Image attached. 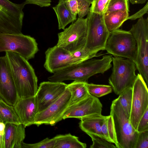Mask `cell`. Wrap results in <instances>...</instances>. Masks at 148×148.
I'll use <instances>...</instances> for the list:
<instances>
[{
	"label": "cell",
	"mask_w": 148,
	"mask_h": 148,
	"mask_svg": "<svg viewBox=\"0 0 148 148\" xmlns=\"http://www.w3.org/2000/svg\"><path fill=\"white\" fill-rule=\"evenodd\" d=\"M112 61L111 55H104L101 59H90L56 72L48 79L56 82L72 80L86 82L91 77L98 73L103 74L110 69Z\"/></svg>",
	"instance_id": "6da1fadb"
},
{
	"label": "cell",
	"mask_w": 148,
	"mask_h": 148,
	"mask_svg": "<svg viewBox=\"0 0 148 148\" xmlns=\"http://www.w3.org/2000/svg\"><path fill=\"white\" fill-rule=\"evenodd\" d=\"M18 98L35 96L38 90V79L28 60L19 54L6 52Z\"/></svg>",
	"instance_id": "7a4b0ae2"
},
{
	"label": "cell",
	"mask_w": 148,
	"mask_h": 148,
	"mask_svg": "<svg viewBox=\"0 0 148 148\" xmlns=\"http://www.w3.org/2000/svg\"><path fill=\"white\" fill-rule=\"evenodd\" d=\"M110 115L114 125L117 148H135L139 132L130 123V117L125 112L118 99L113 100Z\"/></svg>",
	"instance_id": "3957f363"
},
{
	"label": "cell",
	"mask_w": 148,
	"mask_h": 148,
	"mask_svg": "<svg viewBox=\"0 0 148 148\" xmlns=\"http://www.w3.org/2000/svg\"><path fill=\"white\" fill-rule=\"evenodd\" d=\"M87 15V35L83 49L89 54L97 56L98 52L105 50L110 32L105 24L103 14L89 11Z\"/></svg>",
	"instance_id": "277c9868"
},
{
	"label": "cell",
	"mask_w": 148,
	"mask_h": 148,
	"mask_svg": "<svg viewBox=\"0 0 148 148\" xmlns=\"http://www.w3.org/2000/svg\"><path fill=\"white\" fill-rule=\"evenodd\" d=\"M113 68L108 79L112 90L119 95L126 88H132L137 75L135 63L129 59L119 57H112Z\"/></svg>",
	"instance_id": "5b68a950"
},
{
	"label": "cell",
	"mask_w": 148,
	"mask_h": 148,
	"mask_svg": "<svg viewBox=\"0 0 148 148\" xmlns=\"http://www.w3.org/2000/svg\"><path fill=\"white\" fill-rule=\"evenodd\" d=\"M105 50L114 57L127 58L135 63L137 51L136 42L129 31L118 29L110 32Z\"/></svg>",
	"instance_id": "8992f818"
},
{
	"label": "cell",
	"mask_w": 148,
	"mask_h": 148,
	"mask_svg": "<svg viewBox=\"0 0 148 148\" xmlns=\"http://www.w3.org/2000/svg\"><path fill=\"white\" fill-rule=\"evenodd\" d=\"M136 42L137 55L135 62L136 69L148 82V19L142 17L132 25L129 31Z\"/></svg>",
	"instance_id": "52a82bcc"
},
{
	"label": "cell",
	"mask_w": 148,
	"mask_h": 148,
	"mask_svg": "<svg viewBox=\"0 0 148 148\" xmlns=\"http://www.w3.org/2000/svg\"><path fill=\"white\" fill-rule=\"evenodd\" d=\"M38 51L36 40L29 36L0 33V52H14L28 60L34 58Z\"/></svg>",
	"instance_id": "ba28073f"
},
{
	"label": "cell",
	"mask_w": 148,
	"mask_h": 148,
	"mask_svg": "<svg viewBox=\"0 0 148 148\" xmlns=\"http://www.w3.org/2000/svg\"><path fill=\"white\" fill-rule=\"evenodd\" d=\"M88 29L86 18H78L68 27L58 34L56 45L72 53L84 49Z\"/></svg>",
	"instance_id": "9c48e42d"
},
{
	"label": "cell",
	"mask_w": 148,
	"mask_h": 148,
	"mask_svg": "<svg viewBox=\"0 0 148 148\" xmlns=\"http://www.w3.org/2000/svg\"><path fill=\"white\" fill-rule=\"evenodd\" d=\"M147 86L143 76L138 73L132 87V102L130 116V123L136 131L140 119L148 108Z\"/></svg>",
	"instance_id": "30bf717a"
},
{
	"label": "cell",
	"mask_w": 148,
	"mask_h": 148,
	"mask_svg": "<svg viewBox=\"0 0 148 148\" xmlns=\"http://www.w3.org/2000/svg\"><path fill=\"white\" fill-rule=\"evenodd\" d=\"M71 93L67 88L62 95L47 108L37 114L34 124L55 125L63 119L62 116L69 106Z\"/></svg>",
	"instance_id": "8fae6325"
},
{
	"label": "cell",
	"mask_w": 148,
	"mask_h": 148,
	"mask_svg": "<svg viewBox=\"0 0 148 148\" xmlns=\"http://www.w3.org/2000/svg\"><path fill=\"white\" fill-rule=\"evenodd\" d=\"M45 55L44 67L52 73L84 61L75 58L71 53L57 45L48 48Z\"/></svg>",
	"instance_id": "7c38bea8"
},
{
	"label": "cell",
	"mask_w": 148,
	"mask_h": 148,
	"mask_svg": "<svg viewBox=\"0 0 148 148\" xmlns=\"http://www.w3.org/2000/svg\"><path fill=\"white\" fill-rule=\"evenodd\" d=\"M18 99L7 55L0 57V99L14 106Z\"/></svg>",
	"instance_id": "4fadbf2b"
},
{
	"label": "cell",
	"mask_w": 148,
	"mask_h": 148,
	"mask_svg": "<svg viewBox=\"0 0 148 148\" xmlns=\"http://www.w3.org/2000/svg\"><path fill=\"white\" fill-rule=\"evenodd\" d=\"M67 85L63 82L49 81L41 82L35 95L38 112L44 110L56 101L65 92Z\"/></svg>",
	"instance_id": "5bb4252c"
},
{
	"label": "cell",
	"mask_w": 148,
	"mask_h": 148,
	"mask_svg": "<svg viewBox=\"0 0 148 148\" xmlns=\"http://www.w3.org/2000/svg\"><path fill=\"white\" fill-rule=\"evenodd\" d=\"M102 105L97 97L90 95L74 104L69 106L64 113L63 119L82 118L95 114H101Z\"/></svg>",
	"instance_id": "9a60e30c"
},
{
	"label": "cell",
	"mask_w": 148,
	"mask_h": 148,
	"mask_svg": "<svg viewBox=\"0 0 148 148\" xmlns=\"http://www.w3.org/2000/svg\"><path fill=\"white\" fill-rule=\"evenodd\" d=\"M21 124L25 127L34 124L38 112L36 96L18 98L13 106Z\"/></svg>",
	"instance_id": "2e32d148"
},
{
	"label": "cell",
	"mask_w": 148,
	"mask_h": 148,
	"mask_svg": "<svg viewBox=\"0 0 148 148\" xmlns=\"http://www.w3.org/2000/svg\"><path fill=\"white\" fill-rule=\"evenodd\" d=\"M25 127L21 123L5 124V148H22V143L25 137Z\"/></svg>",
	"instance_id": "e0dca14e"
},
{
	"label": "cell",
	"mask_w": 148,
	"mask_h": 148,
	"mask_svg": "<svg viewBox=\"0 0 148 148\" xmlns=\"http://www.w3.org/2000/svg\"><path fill=\"white\" fill-rule=\"evenodd\" d=\"M23 21L0 4V33H21Z\"/></svg>",
	"instance_id": "ac0fdd59"
},
{
	"label": "cell",
	"mask_w": 148,
	"mask_h": 148,
	"mask_svg": "<svg viewBox=\"0 0 148 148\" xmlns=\"http://www.w3.org/2000/svg\"><path fill=\"white\" fill-rule=\"evenodd\" d=\"M106 116L95 114L83 117L80 119L79 127L88 135H95L105 139L101 130V126Z\"/></svg>",
	"instance_id": "d6986e66"
},
{
	"label": "cell",
	"mask_w": 148,
	"mask_h": 148,
	"mask_svg": "<svg viewBox=\"0 0 148 148\" xmlns=\"http://www.w3.org/2000/svg\"><path fill=\"white\" fill-rule=\"evenodd\" d=\"M56 14L58 29H64L67 25L77 19L68 8L65 0H59L58 4L53 7Z\"/></svg>",
	"instance_id": "ffe728a7"
},
{
	"label": "cell",
	"mask_w": 148,
	"mask_h": 148,
	"mask_svg": "<svg viewBox=\"0 0 148 148\" xmlns=\"http://www.w3.org/2000/svg\"><path fill=\"white\" fill-rule=\"evenodd\" d=\"M128 16L127 11L106 12L103 14V19L107 29L110 32L119 29Z\"/></svg>",
	"instance_id": "44dd1931"
},
{
	"label": "cell",
	"mask_w": 148,
	"mask_h": 148,
	"mask_svg": "<svg viewBox=\"0 0 148 148\" xmlns=\"http://www.w3.org/2000/svg\"><path fill=\"white\" fill-rule=\"evenodd\" d=\"M55 140L53 148H86V144L80 141L78 137L69 133L57 135L53 137Z\"/></svg>",
	"instance_id": "7402d4cb"
},
{
	"label": "cell",
	"mask_w": 148,
	"mask_h": 148,
	"mask_svg": "<svg viewBox=\"0 0 148 148\" xmlns=\"http://www.w3.org/2000/svg\"><path fill=\"white\" fill-rule=\"evenodd\" d=\"M85 83L74 81L67 84V88L71 94L69 106L81 101L90 95L88 91Z\"/></svg>",
	"instance_id": "603a6c76"
},
{
	"label": "cell",
	"mask_w": 148,
	"mask_h": 148,
	"mask_svg": "<svg viewBox=\"0 0 148 148\" xmlns=\"http://www.w3.org/2000/svg\"><path fill=\"white\" fill-rule=\"evenodd\" d=\"M0 120L5 124H21V122L14 106L7 104L0 99Z\"/></svg>",
	"instance_id": "cb8c5ba5"
},
{
	"label": "cell",
	"mask_w": 148,
	"mask_h": 148,
	"mask_svg": "<svg viewBox=\"0 0 148 148\" xmlns=\"http://www.w3.org/2000/svg\"><path fill=\"white\" fill-rule=\"evenodd\" d=\"M101 130L106 140L116 146V139L114 125L112 117L111 115L106 116L103 121L101 126Z\"/></svg>",
	"instance_id": "d4e9b609"
},
{
	"label": "cell",
	"mask_w": 148,
	"mask_h": 148,
	"mask_svg": "<svg viewBox=\"0 0 148 148\" xmlns=\"http://www.w3.org/2000/svg\"><path fill=\"white\" fill-rule=\"evenodd\" d=\"M25 1L21 3H13L9 0H0V4L20 20L23 21L24 16L23 10L27 4Z\"/></svg>",
	"instance_id": "484cf974"
},
{
	"label": "cell",
	"mask_w": 148,
	"mask_h": 148,
	"mask_svg": "<svg viewBox=\"0 0 148 148\" xmlns=\"http://www.w3.org/2000/svg\"><path fill=\"white\" fill-rule=\"evenodd\" d=\"M88 91L91 95L96 97H100L112 92V89L110 86L96 84L85 83Z\"/></svg>",
	"instance_id": "4316f807"
},
{
	"label": "cell",
	"mask_w": 148,
	"mask_h": 148,
	"mask_svg": "<svg viewBox=\"0 0 148 148\" xmlns=\"http://www.w3.org/2000/svg\"><path fill=\"white\" fill-rule=\"evenodd\" d=\"M117 98L125 112L130 117L132 102V88L125 89Z\"/></svg>",
	"instance_id": "83f0119b"
},
{
	"label": "cell",
	"mask_w": 148,
	"mask_h": 148,
	"mask_svg": "<svg viewBox=\"0 0 148 148\" xmlns=\"http://www.w3.org/2000/svg\"><path fill=\"white\" fill-rule=\"evenodd\" d=\"M119 11L129 12L128 0H110L106 12Z\"/></svg>",
	"instance_id": "f1b7e54d"
},
{
	"label": "cell",
	"mask_w": 148,
	"mask_h": 148,
	"mask_svg": "<svg viewBox=\"0 0 148 148\" xmlns=\"http://www.w3.org/2000/svg\"><path fill=\"white\" fill-rule=\"evenodd\" d=\"M55 140L53 138H47L36 143L28 144L23 142L22 148H53Z\"/></svg>",
	"instance_id": "f546056e"
},
{
	"label": "cell",
	"mask_w": 148,
	"mask_h": 148,
	"mask_svg": "<svg viewBox=\"0 0 148 148\" xmlns=\"http://www.w3.org/2000/svg\"><path fill=\"white\" fill-rule=\"evenodd\" d=\"M110 0H93L89 11L103 15L106 12Z\"/></svg>",
	"instance_id": "4dcf8cb0"
},
{
	"label": "cell",
	"mask_w": 148,
	"mask_h": 148,
	"mask_svg": "<svg viewBox=\"0 0 148 148\" xmlns=\"http://www.w3.org/2000/svg\"><path fill=\"white\" fill-rule=\"evenodd\" d=\"M88 135L91 138L92 141V144L90 147V148H117L115 145L112 143L100 136L93 134Z\"/></svg>",
	"instance_id": "1f68e13d"
},
{
	"label": "cell",
	"mask_w": 148,
	"mask_h": 148,
	"mask_svg": "<svg viewBox=\"0 0 148 148\" xmlns=\"http://www.w3.org/2000/svg\"><path fill=\"white\" fill-rule=\"evenodd\" d=\"M78 5L79 18H82L88 13L91 3L87 0H77Z\"/></svg>",
	"instance_id": "d6a6232c"
},
{
	"label": "cell",
	"mask_w": 148,
	"mask_h": 148,
	"mask_svg": "<svg viewBox=\"0 0 148 148\" xmlns=\"http://www.w3.org/2000/svg\"><path fill=\"white\" fill-rule=\"evenodd\" d=\"M135 148H148V130L139 132Z\"/></svg>",
	"instance_id": "836d02e7"
},
{
	"label": "cell",
	"mask_w": 148,
	"mask_h": 148,
	"mask_svg": "<svg viewBox=\"0 0 148 148\" xmlns=\"http://www.w3.org/2000/svg\"><path fill=\"white\" fill-rule=\"evenodd\" d=\"M148 108L140 119L137 127V131L138 132L148 130Z\"/></svg>",
	"instance_id": "e575fe53"
},
{
	"label": "cell",
	"mask_w": 148,
	"mask_h": 148,
	"mask_svg": "<svg viewBox=\"0 0 148 148\" xmlns=\"http://www.w3.org/2000/svg\"><path fill=\"white\" fill-rule=\"evenodd\" d=\"M65 1L71 12L77 16L79 12L78 5L77 0H65Z\"/></svg>",
	"instance_id": "d590c367"
},
{
	"label": "cell",
	"mask_w": 148,
	"mask_h": 148,
	"mask_svg": "<svg viewBox=\"0 0 148 148\" xmlns=\"http://www.w3.org/2000/svg\"><path fill=\"white\" fill-rule=\"evenodd\" d=\"M148 3L147 2L146 5L141 9L135 14L130 16H129L127 19L134 20L143 17L145 14H148Z\"/></svg>",
	"instance_id": "8d00e7d4"
},
{
	"label": "cell",
	"mask_w": 148,
	"mask_h": 148,
	"mask_svg": "<svg viewBox=\"0 0 148 148\" xmlns=\"http://www.w3.org/2000/svg\"><path fill=\"white\" fill-rule=\"evenodd\" d=\"M27 4H33L38 5L41 7L50 6L51 0H25Z\"/></svg>",
	"instance_id": "74e56055"
},
{
	"label": "cell",
	"mask_w": 148,
	"mask_h": 148,
	"mask_svg": "<svg viewBox=\"0 0 148 148\" xmlns=\"http://www.w3.org/2000/svg\"><path fill=\"white\" fill-rule=\"evenodd\" d=\"M5 124L0 120V148H5Z\"/></svg>",
	"instance_id": "f35d334b"
},
{
	"label": "cell",
	"mask_w": 148,
	"mask_h": 148,
	"mask_svg": "<svg viewBox=\"0 0 148 148\" xmlns=\"http://www.w3.org/2000/svg\"><path fill=\"white\" fill-rule=\"evenodd\" d=\"M132 4H143L145 3L148 0H129Z\"/></svg>",
	"instance_id": "ab89813d"
},
{
	"label": "cell",
	"mask_w": 148,
	"mask_h": 148,
	"mask_svg": "<svg viewBox=\"0 0 148 148\" xmlns=\"http://www.w3.org/2000/svg\"><path fill=\"white\" fill-rule=\"evenodd\" d=\"M88 0V1H89L91 3H91L92 2L93 0Z\"/></svg>",
	"instance_id": "60d3db41"
}]
</instances>
